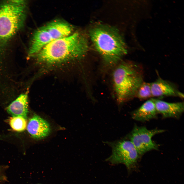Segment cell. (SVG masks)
Listing matches in <instances>:
<instances>
[{"instance_id":"7a4b0ae2","label":"cell","mask_w":184,"mask_h":184,"mask_svg":"<svg viewBox=\"0 0 184 184\" xmlns=\"http://www.w3.org/2000/svg\"><path fill=\"white\" fill-rule=\"evenodd\" d=\"M24 0L4 1L0 3V68L7 63V45L23 27L26 15Z\"/></svg>"},{"instance_id":"7c38bea8","label":"cell","mask_w":184,"mask_h":184,"mask_svg":"<svg viewBox=\"0 0 184 184\" xmlns=\"http://www.w3.org/2000/svg\"><path fill=\"white\" fill-rule=\"evenodd\" d=\"M151 84L153 97L178 96L183 97L182 94L178 91L172 85L161 78L151 83Z\"/></svg>"},{"instance_id":"4fadbf2b","label":"cell","mask_w":184,"mask_h":184,"mask_svg":"<svg viewBox=\"0 0 184 184\" xmlns=\"http://www.w3.org/2000/svg\"><path fill=\"white\" fill-rule=\"evenodd\" d=\"M26 119L21 116H13L10 118L9 122L13 130L21 132L24 131L27 126Z\"/></svg>"},{"instance_id":"5b68a950","label":"cell","mask_w":184,"mask_h":184,"mask_svg":"<svg viewBox=\"0 0 184 184\" xmlns=\"http://www.w3.org/2000/svg\"><path fill=\"white\" fill-rule=\"evenodd\" d=\"M112 153L106 160L113 164H123L130 169L136 163L139 155L130 140H122L107 143Z\"/></svg>"},{"instance_id":"9c48e42d","label":"cell","mask_w":184,"mask_h":184,"mask_svg":"<svg viewBox=\"0 0 184 184\" xmlns=\"http://www.w3.org/2000/svg\"><path fill=\"white\" fill-rule=\"evenodd\" d=\"M153 99L158 113L160 114L163 118H178L184 111L183 102H169Z\"/></svg>"},{"instance_id":"52a82bcc","label":"cell","mask_w":184,"mask_h":184,"mask_svg":"<svg viewBox=\"0 0 184 184\" xmlns=\"http://www.w3.org/2000/svg\"><path fill=\"white\" fill-rule=\"evenodd\" d=\"M53 41L45 26L38 29L34 33L29 51L30 56H34L45 46Z\"/></svg>"},{"instance_id":"3957f363","label":"cell","mask_w":184,"mask_h":184,"mask_svg":"<svg viewBox=\"0 0 184 184\" xmlns=\"http://www.w3.org/2000/svg\"><path fill=\"white\" fill-rule=\"evenodd\" d=\"M90 35L96 49L107 65L116 64L127 53L122 38L114 28L96 27L90 30Z\"/></svg>"},{"instance_id":"ba28073f","label":"cell","mask_w":184,"mask_h":184,"mask_svg":"<svg viewBox=\"0 0 184 184\" xmlns=\"http://www.w3.org/2000/svg\"><path fill=\"white\" fill-rule=\"evenodd\" d=\"M27 130L33 138L40 139L47 136L51 132L49 123L39 116L34 115L29 120Z\"/></svg>"},{"instance_id":"8992f818","label":"cell","mask_w":184,"mask_h":184,"mask_svg":"<svg viewBox=\"0 0 184 184\" xmlns=\"http://www.w3.org/2000/svg\"><path fill=\"white\" fill-rule=\"evenodd\" d=\"M164 130L155 129L149 130L145 126L135 125L130 136L132 142L139 155L154 150H157L158 146L152 140L155 135L163 132Z\"/></svg>"},{"instance_id":"30bf717a","label":"cell","mask_w":184,"mask_h":184,"mask_svg":"<svg viewBox=\"0 0 184 184\" xmlns=\"http://www.w3.org/2000/svg\"><path fill=\"white\" fill-rule=\"evenodd\" d=\"M158 113L153 99H151L146 101L133 111L132 117L136 121L143 122L155 118Z\"/></svg>"},{"instance_id":"9a60e30c","label":"cell","mask_w":184,"mask_h":184,"mask_svg":"<svg viewBox=\"0 0 184 184\" xmlns=\"http://www.w3.org/2000/svg\"><path fill=\"white\" fill-rule=\"evenodd\" d=\"M8 167L6 165H0V184H3L7 181L5 171Z\"/></svg>"},{"instance_id":"277c9868","label":"cell","mask_w":184,"mask_h":184,"mask_svg":"<svg viewBox=\"0 0 184 184\" xmlns=\"http://www.w3.org/2000/svg\"><path fill=\"white\" fill-rule=\"evenodd\" d=\"M112 80L117 101L119 104L123 103L136 96L143 82L142 69L135 63H122L114 71Z\"/></svg>"},{"instance_id":"8fae6325","label":"cell","mask_w":184,"mask_h":184,"mask_svg":"<svg viewBox=\"0 0 184 184\" xmlns=\"http://www.w3.org/2000/svg\"><path fill=\"white\" fill-rule=\"evenodd\" d=\"M6 110L13 116H20L27 119L28 112L27 92L18 95L7 107Z\"/></svg>"},{"instance_id":"5bb4252c","label":"cell","mask_w":184,"mask_h":184,"mask_svg":"<svg viewBox=\"0 0 184 184\" xmlns=\"http://www.w3.org/2000/svg\"><path fill=\"white\" fill-rule=\"evenodd\" d=\"M135 97L142 100L152 97L151 83L143 82L138 88Z\"/></svg>"},{"instance_id":"6da1fadb","label":"cell","mask_w":184,"mask_h":184,"mask_svg":"<svg viewBox=\"0 0 184 184\" xmlns=\"http://www.w3.org/2000/svg\"><path fill=\"white\" fill-rule=\"evenodd\" d=\"M88 49L86 38L76 32L51 42L34 56L38 63L52 65L80 59L86 54Z\"/></svg>"}]
</instances>
